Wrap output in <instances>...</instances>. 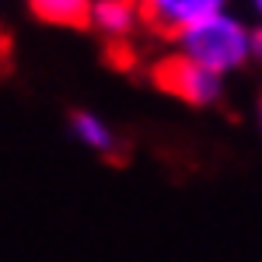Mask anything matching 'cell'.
I'll list each match as a JSON object with an SVG mask.
<instances>
[{
  "label": "cell",
  "mask_w": 262,
  "mask_h": 262,
  "mask_svg": "<svg viewBox=\"0 0 262 262\" xmlns=\"http://www.w3.org/2000/svg\"><path fill=\"white\" fill-rule=\"evenodd\" d=\"M175 49L206 70L231 77L242 67L255 63V28L234 11H224L217 18L189 28L182 39H175Z\"/></svg>",
  "instance_id": "6da1fadb"
},
{
  "label": "cell",
  "mask_w": 262,
  "mask_h": 262,
  "mask_svg": "<svg viewBox=\"0 0 262 262\" xmlns=\"http://www.w3.org/2000/svg\"><path fill=\"white\" fill-rule=\"evenodd\" d=\"M154 84L161 88L164 95L185 101L192 108H206V105H217L224 95V77L200 67L196 60L182 56L179 49L168 53L158 67H154Z\"/></svg>",
  "instance_id": "7a4b0ae2"
},
{
  "label": "cell",
  "mask_w": 262,
  "mask_h": 262,
  "mask_svg": "<svg viewBox=\"0 0 262 262\" xmlns=\"http://www.w3.org/2000/svg\"><path fill=\"white\" fill-rule=\"evenodd\" d=\"M143 25L164 39H182L189 28L231 11V0H137Z\"/></svg>",
  "instance_id": "3957f363"
},
{
  "label": "cell",
  "mask_w": 262,
  "mask_h": 262,
  "mask_svg": "<svg viewBox=\"0 0 262 262\" xmlns=\"http://www.w3.org/2000/svg\"><path fill=\"white\" fill-rule=\"evenodd\" d=\"M140 25H143V14L137 0H95L91 18H88V28L108 42L133 39Z\"/></svg>",
  "instance_id": "277c9868"
},
{
  "label": "cell",
  "mask_w": 262,
  "mask_h": 262,
  "mask_svg": "<svg viewBox=\"0 0 262 262\" xmlns=\"http://www.w3.org/2000/svg\"><path fill=\"white\" fill-rule=\"evenodd\" d=\"M32 18L53 28H88L95 0H25Z\"/></svg>",
  "instance_id": "5b68a950"
},
{
  "label": "cell",
  "mask_w": 262,
  "mask_h": 262,
  "mask_svg": "<svg viewBox=\"0 0 262 262\" xmlns=\"http://www.w3.org/2000/svg\"><path fill=\"white\" fill-rule=\"evenodd\" d=\"M70 133H74V140L81 143L84 150H91V154H101V158L116 154V129L101 119L98 112H88V108L74 112V116H70Z\"/></svg>",
  "instance_id": "8992f818"
},
{
  "label": "cell",
  "mask_w": 262,
  "mask_h": 262,
  "mask_svg": "<svg viewBox=\"0 0 262 262\" xmlns=\"http://www.w3.org/2000/svg\"><path fill=\"white\" fill-rule=\"evenodd\" d=\"M255 63L262 67V25L255 28Z\"/></svg>",
  "instance_id": "52a82bcc"
},
{
  "label": "cell",
  "mask_w": 262,
  "mask_h": 262,
  "mask_svg": "<svg viewBox=\"0 0 262 262\" xmlns=\"http://www.w3.org/2000/svg\"><path fill=\"white\" fill-rule=\"evenodd\" d=\"M248 7H252V14L262 21V0H248Z\"/></svg>",
  "instance_id": "ba28073f"
},
{
  "label": "cell",
  "mask_w": 262,
  "mask_h": 262,
  "mask_svg": "<svg viewBox=\"0 0 262 262\" xmlns=\"http://www.w3.org/2000/svg\"><path fill=\"white\" fill-rule=\"evenodd\" d=\"M259 126H262V98H259Z\"/></svg>",
  "instance_id": "9c48e42d"
}]
</instances>
